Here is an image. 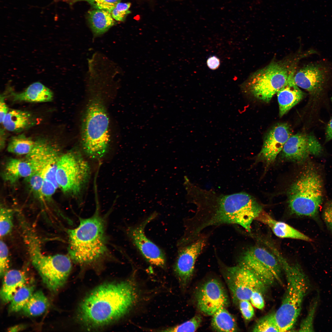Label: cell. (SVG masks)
<instances>
[{"instance_id":"cell-1","label":"cell","mask_w":332,"mask_h":332,"mask_svg":"<svg viewBox=\"0 0 332 332\" xmlns=\"http://www.w3.org/2000/svg\"><path fill=\"white\" fill-rule=\"evenodd\" d=\"M193 202L196 210L187 219L184 233L190 242L199 238L202 231L210 226L236 224L250 232L253 220L263 210L253 197L243 192L202 197Z\"/></svg>"},{"instance_id":"cell-2","label":"cell","mask_w":332,"mask_h":332,"mask_svg":"<svg viewBox=\"0 0 332 332\" xmlns=\"http://www.w3.org/2000/svg\"><path fill=\"white\" fill-rule=\"evenodd\" d=\"M138 297L137 286L133 280L102 285L82 301L77 318L88 328L103 326L125 315Z\"/></svg>"},{"instance_id":"cell-3","label":"cell","mask_w":332,"mask_h":332,"mask_svg":"<svg viewBox=\"0 0 332 332\" xmlns=\"http://www.w3.org/2000/svg\"><path fill=\"white\" fill-rule=\"evenodd\" d=\"M106 230V221L98 210L89 218H80L76 227L67 231L72 261L81 266H91L110 257Z\"/></svg>"},{"instance_id":"cell-4","label":"cell","mask_w":332,"mask_h":332,"mask_svg":"<svg viewBox=\"0 0 332 332\" xmlns=\"http://www.w3.org/2000/svg\"><path fill=\"white\" fill-rule=\"evenodd\" d=\"M274 254L284 271L287 288L280 306L275 312L279 332L292 329L299 316L304 298L310 288L308 278L300 265H291L278 250Z\"/></svg>"},{"instance_id":"cell-5","label":"cell","mask_w":332,"mask_h":332,"mask_svg":"<svg viewBox=\"0 0 332 332\" xmlns=\"http://www.w3.org/2000/svg\"><path fill=\"white\" fill-rule=\"evenodd\" d=\"M109 119L101 97L98 94L89 101L82 122L81 144L89 158H102L108 150L110 143Z\"/></svg>"},{"instance_id":"cell-6","label":"cell","mask_w":332,"mask_h":332,"mask_svg":"<svg viewBox=\"0 0 332 332\" xmlns=\"http://www.w3.org/2000/svg\"><path fill=\"white\" fill-rule=\"evenodd\" d=\"M300 58L273 61L252 74L241 87L243 91L268 102L284 85Z\"/></svg>"},{"instance_id":"cell-7","label":"cell","mask_w":332,"mask_h":332,"mask_svg":"<svg viewBox=\"0 0 332 332\" xmlns=\"http://www.w3.org/2000/svg\"><path fill=\"white\" fill-rule=\"evenodd\" d=\"M291 212L300 216L318 219L323 198L321 178L312 167L307 168L290 187L288 193Z\"/></svg>"},{"instance_id":"cell-8","label":"cell","mask_w":332,"mask_h":332,"mask_svg":"<svg viewBox=\"0 0 332 332\" xmlns=\"http://www.w3.org/2000/svg\"><path fill=\"white\" fill-rule=\"evenodd\" d=\"M88 161L77 150H73L59 156L57 164L56 179L65 193L76 199L86 187L90 175Z\"/></svg>"},{"instance_id":"cell-9","label":"cell","mask_w":332,"mask_h":332,"mask_svg":"<svg viewBox=\"0 0 332 332\" xmlns=\"http://www.w3.org/2000/svg\"><path fill=\"white\" fill-rule=\"evenodd\" d=\"M30 258L49 290L56 292L64 285L72 268V260L69 255H45L41 248L38 247L32 251Z\"/></svg>"},{"instance_id":"cell-10","label":"cell","mask_w":332,"mask_h":332,"mask_svg":"<svg viewBox=\"0 0 332 332\" xmlns=\"http://www.w3.org/2000/svg\"><path fill=\"white\" fill-rule=\"evenodd\" d=\"M238 264L249 269L268 287L281 278L282 269L277 257L264 247L248 248L240 257Z\"/></svg>"},{"instance_id":"cell-11","label":"cell","mask_w":332,"mask_h":332,"mask_svg":"<svg viewBox=\"0 0 332 332\" xmlns=\"http://www.w3.org/2000/svg\"><path fill=\"white\" fill-rule=\"evenodd\" d=\"M224 273L227 284L234 302L242 300L249 301L254 291L263 294L268 287L250 270L243 265L238 264L227 267Z\"/></svg>"},{"instance_id":"cell-12","label":"cell","mask_w":332,"mask_h":332,"mask_svg":"<svg viewBox=\"0 0 332 332\" xmlns=\"http://www.w3.org/2000/svg\"><path fill=\"white\" fill-rule=\"evenodd\" d=\"M196 296L198 308L206 315L212 316L218 309L227 306L229 303L225 289L215 279L208 280L201 286Z\"/></svg>"},{"instance_id":"cell-13","label":"cell","mask_w":332,"mask_h":332,"mask_svg":"<svg viewBox=\"0 0 332 332\" xmlns=\"http://www.w3.org/2000/svg\"><path fill=\"white\" fill-rule=\"evenodd\" d=\"M151 215L140 224L128 227L126 230L128 236L144 258L150 263L160 267H164L166 258L162 250L145 235L144 229L146 225L156 216Z\"/></svg>"},{"instance_id":"cell-14","label":"cell","mask_w":332,"mask_h":332,"mask_svg":"<svg viewBox=\"0 0 332 332\" xmlns=\"http://www.w3.org/2000/svg\"><path fill=\"white\" fill-rule=\"evenodd\" d=\"M322 148L312 135L297 133L292 135L285 144L282 150L285 159L295 162L305 160L310 154L319 155Z\"/></svg>"},{"instance_id":"cell-15","label":"cell","mask_w":332,"mask_h":332,"mask_svg":"<svg viewBox=\"0 0 332 332\" xmlns=\"http://www.w3.org/2000/svg\"><path fill=\"white\" fill-rule=\"evenodd\" d=\"M206 240L200 237L193 242L181 247L174 267L175 273L182 285H185L193 273L197 259L206 244Z\"/></svg>"},{"instance_id":"cell-16","label":"cell","mask_w":332,"mask_h":332,"mask_svg":"<svg viewBox=\"0 0 332 332\" xmlns=\"http://www.w3.org/2000/svg\"><path fill=\"white\" fill-rule=\"evenodd\" d=\"M328 79L327 69L317 63L305 65L296 71L294 75L295 83L299 87L315 96L322 92Z\"/></svg>"},{"instance_id":"cell-17","label":"cell","mask_w":332,"mask_h":332,"mask_svg":"<svg viewBox=\"0 0 332 332\" xmlns=\"http://www.w3.org/2000/svg\"><path fill=\"white\" fill-rule=\"evenodd\" d=\"M292 135L291 129L287 124L275 125L265 136L259 156L268 164L272 163Z\"/></svg>"},{"instance_id":"cell-18","label":"cell","mask_w":332,"mask_h":332,"mask_svg":"<svg viewBox=\"0 0 332 332\" xmlns=\"http://www.w3.org/2000/svg\"><path fill=\"white\" fill-rule=\"evenodd\" d=\"M35 142L34 147L27 155L26 160L32 166L34 172L43 170L59 157L57 147L49 140L39 138Z\"/></svg>"},{"instance_id":"cell-19","label":"cell","mask_w":332,"mask_h":332,"mask_svg":"<svg viewBox=\"0 0 332 332\" xmlns=\"http://www.w3.org/2000/svg\"><path fill=\"white\" fill-rule=\"evenodd\" d=\"M295 72L296 69L292 71L285 84L277 93L280 117L286 114L304 97V93L294 80Z\"/></svg>"},{"instance_id":"cell-20","label":"cell","mask_w":332,"mask_h":332,"mask_svg":"<svg viewBox=\"0 0 332 332\" xmlns=\"http://www.w3.org/2000/svg\"><path fill=\"white\" fill-rule=\"evenodd\" d=\"M10 94L14 102H45L51 101L53 93L49 88L42 83L36 82L28 86L25 90L16 93L9 90Z\"/></svg>"},{"instance_id":"cell-21","label":"cell","mask_w":332,"mask_h":332,"mask_svg":"<svg viewBox=\"0 0 332 332\" xmlns=\"http://www.w3.org/2000/svg\"><path fill=\"white\" fill-rule=\"evenodd\" d=\"M255 220L267 225L274 234L279 237L299 239L308 242L312 241L309 237L284 222L275 219L263 211Z\"/></svg>"},{"instance_id":"cell-22","label":"cell","mask_w":332,"mask_h":332,"mask_svg":"<svg viewBox=\"0 0 332 332\" xmlns=\"http://www.w3.org/2000/svg\"><path fill=\"white\" fill-rule=\"evenodd\" d=\"M37 119L30 112L19 109L9 110L2 124L8 131L18 132L34 126Z\"/></svg>"},{"instance_id":"cell-23","label":"cell","mask_w":332,"mask_h":332,"mask_svg":"<svg viewBox=\"0 0 332 332\" xmlns=\"http://www.w3.org/2000/svg\"><path fill=\"white\" fill-rule=\"evenodd\" d=\"M3 276L0 297L3 302L8 303L19 289L26 285L27 279L24 272L15 269L7 271Z\"/></svg>"},{"instance_id":"cell-24","label":"cell","mask_w":332,"mask_h":332,"mask_svg":"<svg viewBox=\"0 0 332 332\" xmlns=\"http://www.w3.org/2000/svg\"><path fill=\"white\" fill-rule=\"evenodd\" d=\"M89 23L94 37L107 31L115 23L110 13L107 11L94 9L88 12Z\"/></svg>"},{"instance_id":"cell-25","label":"cell","mask_w":332,"mask_h":332,"mask_svg":"<svg viewBox=\"0 0 332 332\" xmlns=\"http://www.w3.org/2000/svg\"><path fill=\"white\" fill-rule=\"evenodd\" d=\"M33 172V168L27 160L12 159L6 164L5 176L7 180L14 182L21 178H26Z\"/></svg>"},{"instance_id":"cell-26","label":"cell","mask_w":332,"mask_h":332,"mask_svg":"<svg viewBox=\"0 0 332 332\" xmlns=\"http://www.w3.org/2000/svg\"><path fill=\"white\" fill-rule=\"evenodd\" d=\"M212 316L211 325L215 331L228 332L237 331V327L235 318L225 307L218 309Z\"/></svg>"},{"instance_id":"cell-27","label":"cell","mask_w":332,"mask_h":332,"mask_svg":"<svg viewBox=\"0 0 332 332\" xmlns=\"http://www.w3.org/2000/svg\"><path fill=\"white\" fill-rule=\"evenodd\" d=\"M49 306L47 298L42 291L38 290L33 294L22 310L27 316H36L43 313Z\"/></svg>"},{"instance_id":"cell-28","label":"cell","mask_w":332,"mask_h":332,"mask_svg":"<svg viewBox=\"0 0 332 332\" xmlns=\"http://www.w3.org/2000/svg\"><path fill=\"white\" fill-rule=\"evenodd\" d=\"M35 141L22 134L12 137L7 146L8 151L17 155L28 154L32 150Z\"/></svg>"},{"instance_id":"cell-29","label":"cell","mask_w":332,"mask_h":332,"mask_svg":"<svg viewBox=\"0 0 332 332\" xmlns=\"http://www.w3.org/2000/svg\"><path fill=\"white\" fill-rule=\"evenodd\" d=\"M34 287L25 285L19 289L10 301L9 308L10 312H16L22 310L33 293Z\"/></svg>"},{"instance_id":"cell-30","label":"cell","mask_w":332,"mask_h":332,"mask_svg":"<svg viewBox=\"0 0 332 332\" xmlns=\"http://www.w3.org/2000/svg\"><path fill=\"white\" fill-rule=\"evenodd\" d=\"M253 332H279L275 312L269 313L259 319L253 329Z\"/></svg>"},{"instance_id":"cell-31","label":"cell","mask_w":332,"mask_h":332,"mask_svg":"<svg viewBox=\"0 0 332 332\" xmlns=\"http://www.w3.org/2000/svg\"><path fill=\"white\" fill-rule=\"evenodd\" d=\"M14 212L10 208L1 207L0 211V235L3 237L10 234L13 227Z\"/></svg>"},{"instance_id":"cell-32","label":"cell","mask_w":332,"mask_h":332,"mask_svg":"<svg viewBox=\"0 0 332 332\" xmlns=\"http://www.w3.org/2000/svg\"><path fill=\"white\" fill-rule=\"evenodd\" d=\"M202 321L201 316L200 315H196L189 320L181 324L160 331L167 332H194L199 327Z\"/></svg>"},{"instance_id":"cell-33","label":"cell","mask_w":332,"mask_h":332,"mask_svg":"<svg viewBox=\"0 0 332 332\" xmlns=\"http://www.w3.org/2000/svg\"><path fill=\"white\" fill-rule=\"evenodd\" d=\"M318 298L313 299L311 303L307 315L302 321L298 331H314L313 323L318 304Z\"/></svg>"},{"instance_id":"cell-34","label":"cell","mask_w":332,"mask_h":332,"mask_svg":"<svg viewBox=\"0 0 332 332\" xmlns=\"http://www.w3.org/2000/svg\"><path fill=\"white\" fill-rule=\"evenodd\" d=\"M131 6L129 2L117 3L110 12L113 18L117 21H124L127 15L131 13L129 9Z\"/></svg>"},{"instance_id":"cell-35","label":"cell","mask_w":332,"mask_h":332,"mask_svg":"<svg viewBox=\"0 0 332 332\" xmlns=\"http://www.w3.org/2000/svg\"><path fill=\"white\" fill-rule=\"evenodd\" d=\"M88 2L94 9L103 10L110 12L116 5L121 0H74Z\"/></svg>"},{"instance_id":"cell-36","label":"cell","mask_w":332,"mask_h":332,"mask_svg":"<svg viewBox=\"0 0 332 332\" xmlns=\"http://www.w3.org/2000/svg\"><path fill=\"white\" fill-rule=\"evenodd\" d=\"M26 178L31 189L34 192L41 195V189L44 180L43 171L34 172Z\"/></svg>"},{"instance_id":"cell-37","label":"cell","mask_w":332,"mask_h":332,"mask_svg":"<svg viewBox=\"0 0 332 332\" xmlns=\"http://www.w3.org/2000/svg\"><path fill=\"white\" fill-rule=\"evenodd\" d=\"M9 250L6 243L0 241V274L3 276L7 271L9 262Z\"/></svg>"},{"instance_id":"cell-38","label":"cell","mask_w":332,"mask_h":332,"mask_svg":"<svg viewBox=\"0 0 332 332\" xmlns=\"http://www.w3.org/2000/svg\"><path fill=\"white\" fill-rule=\"evenodd\" d=\"M59 158L50 163L43 170L44 180L52 182L57 188L59 187L56 179L57 164Z\"/></svg>"},{"instance_id":"cell-39","label":"cell","mask_w":332,"mask_h":332,"mask_svg":"<svg viewBox=\"0 0 332 332\" xmlns=\"http://www.w3.org/2000/svg\"><path fill=\"white\" fill-rule=\"evenodd\" d=\"M239 302L240 310L244 318L247 320L251 319L254 315V310L249 301L242 300Z\"/></svg>"},{"instance_id":"cell-40","label":"cell","mask_w":332,"mask_h":332,"mask_svg":"<svg viewBox=\"0 0 332 332\" xmlns=\"http://www.w3.org/2000/svg\"><path fill=\"white\" fill-rule=\"evenodd\" d=\"M57 188L52 182L44 180L41 189V195L46 198H49L54 194Z\"/></svg>"},{"instance_id":"cell-41","label":"cell","mask_w":332,"mask_h":332,"mask_svg":"<svg viewBox=\"0 0 332 332\" xmlns=\"http://www.w3.org/2000/svg\"><path fill=\"white\" fill-rule=\"evenodd\" d=\"M322 218L327 227L332 231V202L327 204L324 208Z\"/></svg>"},{"instance_id":"cell-42","label":"cell","mask_w":332,"mask_h":332,"mask_svg":"<svg viewBox=\"0 0 332 332\" xmlns=\"http://www.w3.org/2000/svg\"><path fill=\"white\" fill-rule=\"evenodd\" d=\"M262 294L260 292L255 291L252 294L250 299L252 305L260 310L263 309L265 305Z\"/></svg>"},{"instance_id":"cell-43","label":"cell","mask_w":332,"mask_h":332,"mask_svg":"<svg viewBox=\"0 0 332 332\" xmlns=\"http://www.w3.org/2000/svg\"><path fill=\"white\" fill-rule=\"evenodd\" d=\"M5 96L1 95L0 99V121L2 124L9 109L5 101Z\"/></svg>"},{"instance_id":"cell-44","label":"cell","mask_w":332,"mask_h":332,"mask_svg":"<svg viewBox=\"0 0 332 332\" xmlns=\"http://www.w3.org/2000/svg\"><path fill=\"white\" fill-rule=\"evenodd\" d=\"M207 65L209 68L212 70L217 69L220 65L219 59L216 56L213 55L209 57L207 61Z\"/></svg>"},{"instance_id":"cell-45","label":"cell","mask_w":332,"mask_h":332,"mask_svg":"<svg viewBox=\"0 0 332 332\" xmlns=\"http://www.w3.org/2000/svg\"><path fill=\"white\" fill-rule=\"evenodd\" d=\"M326 135V141H327L332 139V117L327 124Z\"/></svg>"},{"instance_id":"cell-46","label":"cell","mask_w":332,"mask_h":332,"mask_svg":"<svg viewBox=\"0 0 332 332\" xmlns=\"http://www.w3.org/2000/svg\"><path fill=\"white\" fill-rule=\"evenodd\" d=\"M24 326L22 325H17L10 327L8 329L9 332H17L24 329Z\"/></svg>"},{"instance_id":"cell-47","label":"cell","mask_w":332,"mask_h":332,"mask_svg":"<svg viewBox=\"0 0 332 332\" xmlns=\"http://www.w3.org/2000/svg\"><path fill=\"white\" fill-rule=\"evenodd\" d=\"M4 130L3 129H2V130L1 129V130H0V135H1L2 136V140H1V141L2 140V142H1V146H2V147H3V146H4V142H5V132H4Z\"/></svg>"}]
</instances>
